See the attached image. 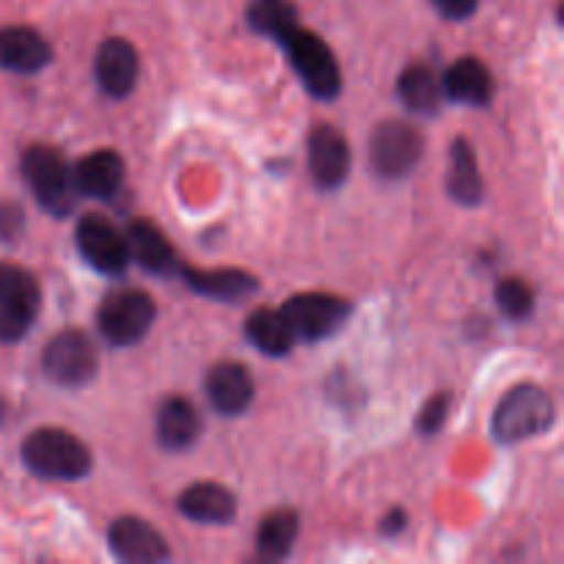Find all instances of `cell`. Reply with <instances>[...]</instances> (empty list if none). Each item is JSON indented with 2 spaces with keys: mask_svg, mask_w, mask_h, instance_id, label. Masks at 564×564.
<instances>
[{
  "mask_svg": "<svg viewBox=\"0 0 564 564\" xmlns=\"http://www.w3.org/2000/svg\"><path fill=\"white\" fill-rule=\"evenodd\" d=\"M20 171L28 191L44 213L55 215V218H66V215L75 213L80 193L72 180V165L66 163L61 149L47 147V143H33L22 154Z\"/></svg>",
  "mask_w": 564,
  "mask_h": 564,
  "instance_id": "obj_2",
  "label": "cell"
},
{
  "mask_svg": "<svg viewBox=\"0 0 564 564\" xmlns=\"http://www.w3.org/2000/svg\"><path fill=\"white\" fill-rule=\"evenodd\" d=\"M297 341H323L339 334L350 319V301L328 292H301L281 306Z\"/></svg>",
  "mask_w": 564,
  "mask_h": 564,
  "instance_id": "obj_9",
  "label": "cell"
},
{
  "mask_svg": "<svg viewBox=\"0 0 564 564\" xmlns=\"http://www.w3.org/2000/svg\"><path fill=\"white\" fill-rule=\"evenodd\" d=\"M176 510L193 523L226 527L237 518V496L218 482H196L182 490Z\"/></svg>",
  "mask_w": 564,
  "mask_h": 564,
  "instance_id": "obj_19",
  "label": "cell"
},
{
  "mask_svg": "<svg viewBox=\"0 0 564 564\" xmlns=\"http://www.w3.org/2000/svg\"><path fill=\"white\" fill-rule=\"evenodd\" d=\"M452 411V394L449 391H441V394H433L427 402H424L422 413L416 419V427L422 435H435L441 433V427L446 424Z\"/></svg>",
  "mask_w": 564,
  "mask_h": 564,
  "instance_id": "obj_28",
  "label": "cell"
},
{
  "mask_svg": "<svg viewBox=\"0 0 564 564\" xmlns=\"http://www.w3.org/2000/svg\"><path fill=\"white\" fill-rule=\"evenodd\" d=\"M204 394L220 416H242L257 397V383L242 364L220 361L209 367L204 378Z\"/></svg>",
  "mask_w": 564,
  "mask_h": 564,
  "instance_id": "obj_14",
  "label": "cell"
},
{
  "mask_svg": "<svg viewBox=\"0 0 564 564\" xmlns=\"http://www.w3.org/2000/svg\"><path fill=\"white\" fill-rule=\"evenodd\" d=\"M124 240L127 251H130V262H138L147 273L158 275V279L180 275V253L174 251L169 237H165L152 220H130V226L124 229Z\"/></svg>",
  "mask_w": 564,
  "mask_h": 564,
  "instance_id": "obj_15",
  "label": "cell"
},
{
  "mask_svg": "<svg viewBox=\"0 0 564 564\" xmlns=\"http://www.w3.org/2000/svg\"><path fill=\"white\" fill-rule=\"evenodd\" d=\"M99 352L91 336L66 328L47 341L42 352V372L61 389H83L97 378Z\"/></svg>",
  "mask_w": 564,
  "mask_h": 564,
  "instance_id": "obj_7",
  "label": "cell"
},
{
  "mask_svg": "<svg viewBox=\"0 0 564 564\" xmlns=\"http://www.w3.org/2000/svg\"><path fill=\"white\" fill-rule=\"evenodd\" d=\"M72 180L80 196L113 198L124 182V160L113 149H97L72 165Z\"/></svg>",
  "mask_w": 564,
  "mask_h": 564,
  "instance_id": "obj_20",
  "label": "cell"
},
{
  "mask_svg": "<svg viewBox=\"0 0 564 564\" xmlns=\"http://www.w3.org/2000/svg\"><path fill=\"white\" fill-rule=\"evenodd\" d=\"M397 97L411 113L435 116L444 105L441 77H435L427 64H411L408 69H402L400 80H397Z\"/></svg>",
  "mask_w": 564,
  "mask_h": 564,
  "instance_id": "obj_25",
  "label": "cell"
},
{
  "mask_svg": "<svg viewBox=\"0 0 564 564\" xmlns=\"http://www.w3.org/2000/svg\"><path fill=\"white\" fill-rule=\"evenodd\" d=\"M441 91H444L446 99L457 105L485 108L494 99L496 83L488 64H482L474 55H466V58H457L455 64L446 66L444 77H441Z\"/></svg>",
  "mask_w": 564,
  "mask_h": 564,
  "instance_id": "obj_18",
  "label": "cell"
},
{
  "mask_svg": "<svg viewBox=\"0 0 564 564\" xmlns=\"http://www.w3.org/2000/svg\"><path fill=\"white\" fill-rule=\"evenodd\" d=\"M246 336L259 352L270 358L290 356L292 347L297 345L295 334H292L281 308H257V312L248 314Z\"/></svg>",
  "mask_w": 564,
  "mask_h": 564,
  "instance_id": "obj_23",
  "label": "cell"
},
{
  "mask_svg": "<svg viewBox=\"0 0 564 564\" xmlns=\"http://www.w3.org/2000/svg\"><path fill=\"white\" fill-rule=\"evenodd\" d=\"M180 275L185 279V284L196 292V295L207 297V301L242 303L259 292L257 275L237 268L198 270V268H187V264H182Z\"/></svg>",
  "mask_w": 564,
  "mask_h": 564,
  "instance_id": "obj_17",
  "label": "cell"
},
{
  "mask_svg": "<svg viewBox=\"0 0 564 564\" xmlns=\"http://www.w3.org/2000/svg\"><path fill=\"white\" fill-rule=\"evenodd\" d=\"M297 532H301V516L290 507L268 512L259 523L257 532V556L262 562H281L295 549Z\"/></svg>",
  "mask_w": 564,
  "mask_h": 564,
  "instance_id": "obj_24",
  "label": "cell"
},
{
  "mask_svg": "<svg viewBox=\"0 0 564 564\" xmlns=\"http://www.w3.org/2000/svg\"><path fill=\"white\" fill-rule=\"evenodd\" d=\"M20 457L33 477L47 482H80L94 468L88 446L61 427H39L28 433Z\"/></svg>",
  "mask_w": 564,
  "mask_h": 564,
  "instance_id": "obj_1",
  "label": "cell"
},
{
  "mask_svg": "<svg viewBox=\"0 0 564 564\" xmlns=\"http://www.w3.org/2000/svg\"><path fill=\"white\" fill-rule=\"evenodd\" d=\"M108 549L116 560L127 564H158L171 560V549L163 534L135 516H121L110 523Z\"/></svg>",
  "mask_w": 564,
  "mask_h": 564,
  "instance_id": "obj_12",
  "label": "cell"
},
{
  "mask_svg": "<svg viewBox=\"0 0 564 564\" xmlns=\"http://www.w3.org/2000/svg\"><path fill=\"white\" fill-rule=\"evenodd\" d=\"M94 77H97V86L105 97H130L132 88L138 86V77H141V55H138L135 44L121 36L105 39L97 47V58H94Z\"/></svg>",
  "mask_w": 564,
  "mask_h": 564,
  "instance_id": "obj_13",
  "label": "cell"
},
{
  "mask_svg": "<svg viewBox=\"0 0 564 564\" xmlns=\"http://www.w3.org/2000/svg\"><path fill=\"white\" fill-rule=\"evenodd\" d=\"M158 306L143 290H116L97 308V330L110 347H135L152 330Z\"/></svg>",
  "mask_w": 564,
  "mask_h": 564,
  "instance_id": "obj_5",
  "label": "cell"
},
{
  "mask_svg": "<svg viewBox=\"0 0 564 564\" xmlns=\"http://www.w3.org/2000/svg\"><path fill=\"white\" fill-rule=\"evenodd\" d=\"M77 253L102 275H121L130 264L124 231L102 213H86L75 226Z\"/></svg>",
  "mask_w": 564,
  "mask_h": 564,
  "instance_id": "obj_10",
  "label": "cell"
},
{
  "mask_svg": "<svg viewBox=\"0 0 564 564\" xmlns=\"http://www.w3.org/2000/svg\"><path fill=\"white\" fill-rule=\"evenodd\" d=\"M405 527H408L405 510L394 507V510H391V512H386L383 523H380V534H386V538H397V534L405 532Z\"/></svg>",
  "mask_w": 564,
  "mask_h": 564,
  "instance_id": "obj_31",
  "label": "cell"
},
{
  "mask_svg": "<svg viewBox=\"0 0 564 564\" xmlns=\"http://www.w3.org/2000/svg\"><path fill=\"white\" fill-rule=\"evenodd\" d=\"M53 64V44L28 25L0 28V69L36 75Z\"/></svg>",
  "mask_w": 564,
  "mask_h": 564,
  "instance_id": "obj_16",
  "label": "cell"
},
{
  "mask_svg": "<svg viewBox=\"0 0 564 564\" xmlns=\"http://www.w3.org/2000/svg\"><path fill=\"white\" fill-rule=\"evenodd\" d=\"M246 22L253 33L264 39H273L275 44L301 25L297 20V9L290 0H251L246 9Z\"/></svg>",
  "mask_w": 564,
  "mask_h": 564,
  "instance_id": "obj_26",
  "label": "cell"
},
{
  "mask_svg": "<svg viewBox=\"0 0 564 564\" xmlns=\"http://www.w3.org/2000/svg\"><path fill=\"white\" fill-rule=\"evenodd\" d=\"M446 191H449L452 202H457L460 207H479L485 198L482 171H479L477 154L468 147L466 138H455L449 147Z\"/></svg>",
  "mask_w": 564,
  "mask_h": 564,
  "instance_id": "obj_22",
  "label": "cell"
},
{
  "mask_svg": "<svg viewBox=\"0 0 564 564\" xmlns=\"http://www.w3.org/2000/svg\"><path fill=\"white\" fill-rule=\"evenodd\" d=\"M496 306L505 314L507 319H516V323H523V319L532 317L534 312V290L518 275H507L496 284L494 290Z\"/></svg>",
  "mask_w": 564,
  "mask_h": 564,
  "instance_id": "obj_27",
  "label": "cell"
},
{
  "mask_svg": "<svg viewBox=\"0 0 564 564\" xmlns=\"http://www.w3.org/2000/svg\"><path fill=\"white\" fill-rule=\"evenodd\" d=\"M154 430H158V444L165 452H185L196 446V441L202 438L204 422L191 400H185V397H165L158 408Z\"/></svg>",
  "mask_w": 564,
  "mask_h": 564,
  "instance_id": "obj_21",
  "label": "cell"
},
{
  "mask_svg": "<svg viewBox=\"0 0 564 564\" xmlns=\"http://www.w3.org/2000/svg\"><path fill=\"white\" fill-rule=\"evenodd\" d=\"M424 154V135L400 119L380 121L369 138V160L380 180H405Z\"/></svg>",
  "mask_w": 564,
  "mask_h": 564,
  "instance_id": "obj_8",
  "label": "cell"
},
{
  "mask_svg": "<svg viewBox=\"0 0 564 564\" xmlns=\"http://www.w3.org/2000/svg\"><path fill=\"white\" fill-rule=\"evenodd\" d=\"M556 422V402L534 383L512 386L499 400L490 422V433L499 444L512 446L545 435Z\"/></svg>",
  "mask_w": 564,
  "mask_h": 564,
  "instance_id": "obj_3",
  "label": "cell"
},
{
  "mask_svg": "<svg viewBox=\"0 0 564 564\" xmlns=\"http://www.w3.org/2000/svg\"><path fill=\"white\" fill-rule=\"evenodd\" d=\"M435 11H438L444 20L452 22H463L479 9V0H427Z\"/></svg>",
  "mask_w": 564,
  "mask_h": 564,
  "instance_id": "obj_30",
  "label": "cell"
},
{
  "mask_svg": "<svg viewBox=\"0 0 564 564\" xmlns=\"http://www.w3.org/2000/svg\"><path fill=\"white\" fill-rule=\"evenodd\" d=\"M22 229H25V215H22L20 204H0V240L14 242L22 235Z\"/></svg>",
  "mask_w": 564,
  "mask_h": 564,
  "instance_id": "obj_29",
  "label": "cell"
},
{
  "mask_svg": "<svg viewBox=\"0 0 564 564\" xmlns=\"http://www.w3.org/2000/svg\"><path fill=\"white\" fill-rule=\"evenodd\" d=\"M42 308V286L31 270L0 262V341L25 339Z\"/></svg>",
  "mask_w": 564,
  "mask_h": 564,
  "instance_id": "obj_6",
  "label": "cell"
},
{
  "mask_svg": "<svg viewBox=\"0 0 564 564\" xmlns=\"http://www.w3.org/2000/svg\"><path fill=\"white\" fill-rule=\"evenodd\" d=\"M279 47L284 50L292 72H295L297 80L303 83V88L314 99H319V102H334L339 97L341 83H345L341 80V66L323 36L297 25L281 39Z\"/></svg>",
  "mask_w": 564,
  "mask_h": 564,
  "instance_id": "obj_4",
  "label": "cell"
},
{
  "mask_svg": "<svg viewBox=\"0 0 564 564\" xmlns=\"http://www.w3.org/2000/svg\"><path fill=\"white\" fill-rule=\"evenodd\" d=\"M352 169V149L334 124H317L308 135V174L319 191H336Z\"/></svg>",
  "mask_w": 564,
  "mask_h": 564,
  "instance_id": "obj_11",
  "label": "cell"
}]
</instances>
